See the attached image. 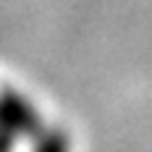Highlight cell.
<instances>
[{"mask_svg":"<svg viewBox=\"0 0 152 152\" xmlns=\"http://www.w3.org/2000/svg\"><path fill=\"white\" fill-rule=\"evenodd\" d=\"M34 126H37L34 107L11 89L0 92V152H8L16 139L34 131Z\"/></svg>","mask_w":152,"mask_h":152,"instance_id":"6da1fadb","label":"cell"},{"mask_svg":"<svg viewBox=\"0 0 152 152\" xmlns=\"http://www.w3.org/2000/svg\"><path fill=\"white\" fill-rule=\"evenodd\" d=\"M37 152H68V139L63 137V134H47L39 142Z\"/></svg>","mask_w":152,"mask_h":152,"instance_id":"7a4b0ae2","label":"cell"}]
</instances>
